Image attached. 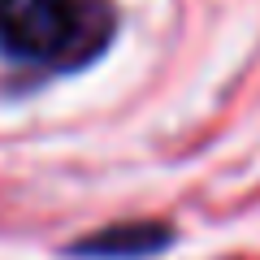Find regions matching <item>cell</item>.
Wrapping results in <instances>:
<instances>
[{"instance_id": "1", "label": "cell", "mask_w": 260, "mask_h": 260, "mask_svg": "<svg viewBox=\"0 0 260 260\" xmlns=\"http://www.w3.org/2000/svg\"><path fill=\"white\" fill-rule=\"evenodd\" d=\"M117 39L113 0H0V61L44 74L91 65Z\"/></svg>"}, {"instance_id": "2", "label": "cell", "mask_w": 260, "mask_h": 260, "mask_svg": "<svg viewBox=\"0 0 260 260\" xmlns=\"http://www.w3.org/2000/svg\"><path fill=\"white\" fill-rule=\"evenodd\" d=\"M174 243V225L165 221H121L109 225L100 234H87L70 247V256H87V260H143L156 256L160 247Z\"/></svg>"}]
</instances>
